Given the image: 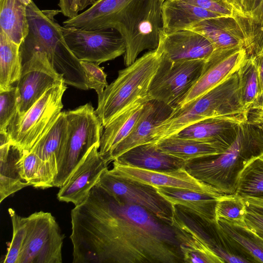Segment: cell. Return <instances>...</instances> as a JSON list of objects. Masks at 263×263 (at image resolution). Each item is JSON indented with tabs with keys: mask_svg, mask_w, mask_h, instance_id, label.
<instances>
[{
	"mask_svg": "<svg viewBox=\"0 0 263 263\" xmlns=\"http://www.w3.org/2000/svg\"><path fill=\"white\" fill-rule=\"evenodd\" d=\"M22 64L16 86L18 98L16 115L19 116L28 110L50 88L64 81L44 52H32Z\"/></svg>",
	"mask_w": 263,
	"mask_h": 263,
	"instance_id": "cell-14",
	"label": "cell"
},
{
	"mask_svg": "<svg viewBox=\"0 0 263 263\" xmlns=\"http://www.w3.org/2000/svg\"><path fill=\"white\" fill-rule=\"evenodd\" d=\"M247 122L253 124H263V109L251 110Z\"/></svg>",
	"mask_w": 263,
	"mask_h": 263,
	"instance_id": "cell-44",
	"label": "cell"
},
{
	"mask_svg": "<svg viewBox=\"0 0 263 263\" xmlns=\"http://www.w3.org/2000/svg\"><path fill=\"white\" fill-rule=\"evenodd\" d=\"M25 151L10 143L0 146V202L22 189L30 186L25 179L22 159Z\"/></svg>",
	"mask_w": 263,
	"mask_h": 263,
	"instance_id": "cell-25",
	"label": "cell"
},
{
	"mask_svg": "<svg viewBox=\"0 0 263 263\" xmlns=\"http://www.w3.org/2000/svg\"><path fill=\"white\" fill-rule=\"evenodd\" d=\"M199 8L206 9L221 15H238L233 6L226 0H181Z\"/></svg>",
	"mask_w": 263,
	"mask_h": 263,
	"instance_id": "cell-39",
	"label": "cell"
},
{
	"mask_svg": "<svg viewBox=\"0 0 263 263\" xmlns=\"http://www.w3.org/2000/svg\"><path fill=\"white\" fill-rule=\"evenodd\" d=\"M94 146L77 167L67 181L60 187L57 198L60 201L71 202L75 206L83 203L91 189L98 182L108 163Z\"/></svg>",
	"mask_w": 263,
	"mask_h": 263,
	"instance_id": "cell-17",
	"label": "cell"
},
{
	"mask_svg": "<svg viewBox=\"0 0 263 263\" xmlns=\"http://www.w3.org/2000/svg\"><path fill=\"white\" fill-rule=\"evenodd\" d=\"M253 56L254 57L256 63L258 74V99L263 96V44L260 49Z\"/></svg>",
	"mask_w": 263,
	"mask_h": 263,
	"instance_id": "cell-42",
	"label": "cell"
},
{
	"mask_svg": "<svg viewBox=\"0 0 263 263\" xmlns=\"http://www.w3.org/2000/svg\"><path fill=\"white\" fill-rule=\"evenodd\" d=\"M60 10H40L32 1L27 6L28 31L20 46L23 61L36 51L45 52L53 69L66 85L88 89L81 62L72 53L54 16Z\"/></svg>",
	"mask_w": 263,
	"mask_h": 263,
	"instance_id": "cell-3",
	"label": "cell"
},
{
	"mask_svg": "<svg viewBox=\"0 0 263 263\" xmlns=\"http://www.w3.org/2000/svg\"><path fill=\"white\" fill-rule=\"evenodd\" d=\"M248 227L263 238V215L247 209L245 217Z\"/></svg>",
	"mask_w": 263,
	"mask_h": 263,
	"instance_id": "cell-41",
	"label": "cell"
},
{
	"mask_svg": "<svg viewBox=\"0 0 263 263\" xmlns=\"http://www.w3.org/2000/svg\"><path fill=\"white\" fill-rule=\"evenodd\" d=\"M95 0H59L58 6L60 12L68 18L76 17Z\"/></svg>",
	"mask_w": 263,
	"mask_h": 263,
	"instance_id": "cell-40",
	"label": "cell"
},
{
	"mask_svg": "<svg viewBox=\"0 0 263 263\" xmlns=\"http://www.w3.org/2000/svg\"><path fill=\"white\" fill-rule=\"evenodd\" d=\"M247 57V51L243 47L228 50H214L205 61L198 81L176 108L186 105L219 84L237 71Z\"/></svg>",
	"mask_w": 263,
	"mask_h": 263,
	"instance_id": "cell-16",
	"label": "cell"
},
{
	"mask_svg": "<svg viewBox=\"0 0 263 263\" xmlns=\"http://www.w3.org/2000/svg\"><path fill=\"white\" fill-rule=\"evenodd\" d=\"M263 154V132L246 121L239 125L233 142L222 153L186 161L192 176L224 194L235 193L238 176L251 159Z\"/></svg>",
	"mask_w": 263,
	"mask_h": 263,
	"instance_id": "cell-4",
	"label": "cell"
},
{
	"mask_svg": "<svg viewBox=\"0 0 263 263\" xmlns=\"http://www.w3.org/2000/svg\"><path fill=\"white\" fill-rule=\"evenodd\" d=\"M205 61L174 62L162 51L159 67L149 88L151 99L162 102L173 109L176 108L198 81Z\"/></svg>",
	"mask_w": 263,
	"mask_h": 263,
	"instance_id": "cell-9",
	"label": "cell"
},
{
	"mask_svg": "<svg viewBox=\"0 0 263 263\" xmlns=\"http://www.w3.org/2000/svg\"><path fill=\"white\" fill-rule=\"evenodd\" d=\"M158 193L174 206H179L209 223L215 222V207L222 195L183 189L155 187Z\"/></svg>",
	"mask_w": 263,
	"mask_h": 263,
	"instance_id": "cell-22",
	"label": "cell"
},
{
	"mask_svg": "<svg viewBox=\"0 0 263 263\" xmlns=\"http://www.w3.org/2000/svg\"><path fill=\"white\" fill-rule=\"evenodd\" d=\"M241 16L263 25V0H226Z\"/></svg>",
	"mask_w": 263,
	"mask_h": 263,
	"instance_id": "cell-37",
	"label": "cell"
},
{
	"mask_svg": "<svg viewBox=\"0 0 263 263\" xmlns=\"http://www.w3.org/2000/svg\"><path fill=\"white\" fill-rule=\"evenodd\" d=\"M161 55L158 47L147 52L119 70L117 78L98 96L95 112L104 127L127 110L151 100L149 88Z\"/></svg>",
	"mask_w": 263,
	"mask_h": 263,
	"instance_id": "cell-5",
	"label": "cell"
},
{
	"mask_svg": "<svg viewBox=\"0 0 263 263\" xmlns=\"http://www.w3.org/2000/svg\"><path fill=\"white\" fill-rule=\"evenodd\" d=\"M248 119V117L244 115L207 118L172 136L219 144L228 148L235 139L240 124Z\"/></svg>",
	"mask_w": 263,
	"mask_h": 263,
	"instance_id": "cell-20",
	"label": "cell"
},
{
	"mask_svg": "<svg viewBox=\"0 0 263 263\" xmlns=\"http://www.w3.org/2000/svg\"><path fill=\"white\" fill-rule=\"evenodd\" d=\"M247 208L243 198L237 193L223 194L215 207V222L220 218L231 222L246 225Z\"/></svg>",
	"mask_w": 263,
	"mask_h": 263,
	"instance_id": "cell-34",
	"label": "cell"
},
{
	"mask_svg": "<svg viewBox=\"0 0 263 263\" xmlns=\"http://www.w3.org/2000/svg\"><path fill=\"white\" fill-rule=\"evenodd\" d=\"M61 31L68 48L80 61L100 64L126 51L123 38L113 29L88 30L63 26Z\"/></svg>",
	"mask_w": 263,
	"mask_h": 263,
	"instance_id": "cell-11",
	"label": "cell"
},
{
	"mask_svg": "<svg viewBox=\"0 0 263 263\" xmlns=\"http://www.w3.org/2000/svg\"><path fill=\"white\" fill-rule=\"evenodd\" d=\"M67 134L68 121L65 111H62L52 126L30 151L44 161L52 173L54 179L57 174L58 162L65 146Z\"/></svg>",
	"mask_w": 263,
	"mask_h": 263,
	"instance_id": "cell-26",
	"label": "cell"
},
{
	"mask_svg": "<svg viewBox=\"0 0 263 263\" xmlns=\"http://www.w3.org/2000/svg\"><path fill=\"white\" fill-rule=\"evenodd\" d=\"M8 213L12 225V238L3 262L18 263L27 234L26 218L20 216L12 208L8 209Z\"/></svg>",
	"mask_w": 263,
	"mask_h": 263,
	"instance_id": "cell-35",
	"label": "cell"
},
{
	"mask_svg": "<svg viewBox=\"0 0 263 263\" xmlns=\"http://www.w3.org/2000/svg\"><path fill=\"white\" fill-rule=\"evenodd\" d=\"M248 115L241 102L237 71L204 95L174 109L171 115L155 128L151 136L152 143L174 136L207 118Z\"/></svg>",
	"mask_w": 263,
	"mask_h": 263,
	"instance_id": "cell-6",
	"label": "cell"
},
{
	"mask_svg": "<svg viewBox=\"0 0 263 263\" xmlns=\"http://www.w3.org/2000/svg\"><path fill=\"white\" fill-rule=\"evenodd\" d=\"M66 88L64 81H61L47 90L23 115L16 114L7 129L12 143L25 151L32 148L62 112Z\"/></svg>",
	"mask_w": 263,
	"mask_h": 263,
	"instance_id": "cell-8",
	"label": "cell"
},
{
	"mask_svg": "<svg viewBox=\"0 0 263 263\" xmlns=\"http://www.w3.org/2000/svg\"><path fill=\"white\" fill-rule=\"evenodd\" d=\"M22 65L20 46L0 29V91L9 89L17 82Z\"/></svg>",
	"mask_w": 263,
	"mask_h": 263,
	"instance_id": "cell-30",
	"label": "cell"
},
{
	"mask_svg": "<svg viewBox=\"0 0 263 263\" xmlns=\"http://www.w3.org/2000/svg\"><path fill=\"white\" fill-rule=\"evenodd\" d=\"M160 0H96L63 26L83 30L113 29L126 45L124 62L132 64L145 50L157 48L162 29Z\"/></svg>",
	"mask_w": 263,
	"mask_h": 263,
	"instance_id": "cell-2",
	"label": "cell"
},
{
	"mask_svg": "<svg viewBox=\"0 0 263 263\" xmlns=\"http://www.w3.org/2000/svg\"><path fill=\"white\" fill-rule=\"evenodd\" d=\"M21 1L27 6L28 5H29L31 3V2L32 1V0H21Z\"/></svg>",
	"mask_w": 263,
	"mask_h": 263,
	"instance_id": "cell-46",
	"label": "cell"
},
{
	"mask_svg": "<svg viewBox=\"0 0 263 263\" xmlns=\"http://www.w3.org/2000/svg\"><path fill=\"white\" fill-rule=\"evenodd\" d=\"M80 62L85 75L88 89H94L98 96L100 95L108 86L107 75L103 68L100 67L99 64L93 62L85 61Z\"/></svg>",
	"mask_w": 263,
	"mask_h": 263,
	"instance_id": "cell-38",
	"label": "cell"
},
{
	"mask_svg": "<svg viewBox=\"0 0 263 263\" xmlns=\"http://www.w3.org/2000/svg\"><path fill=\"white\" fill-rule=\"evenodd\" d=\"M257 109H263V96L258 98L254 102L251 107L250 110Z\"/></svg>",
	"mask_w": 263,
	"mask_h": 263,
	"instance_id": "cell-45",
	"label": "cell"
},
{
	"mask_svg": "<svg viewBox=\"0 0 263 263\" xmlns=\"http://www.w3.org/2000/svg\"><path fill=\"white\" fill-rule=\"evenodd\" d=\"M68 134L57 164L53 187H62L95 145L100 146L103 125L90 103L65 111Z\"/></svg>",
	"mask_w": 263,
	"mask_h": 263,
	"instance_id": "cell-7",
	"label": "cell"
},
{
	"mask_svg": "<svg viewBox=\"0 0 263 263\" xmlns=\"http://www.w3.org/2000/svg\"><path fill=\"white\" fill-rule=\"evenodd\" d=\"M171 226L184 262L223 263L212 250L216 239L204 231L200 218L179 206H174Z\"/></svg>",
	"mask_w": 263,
	"mask_h": 263,
	"instance_id": "cell-12",
	"label": "cell"
},
{
	"mask_svg": "<svg viewBox=\"0 0 263 263\" xmlns=\"http://www.w3.org/2000/svg\"><path fill=\"white\" fill-rule=\"evenodd\" d=\"M22 168L23 176L30 185L42 189L53 187L52 173L34 152L25 151Z\"/></svg>",
	"mask_w": 263,
	"mask_h": 263,
	"instance_id": "cell-32",
	"label": "cell"
},
{
	"mask_svg": "<svg viewBox=\"0 0 263 263\" xmlns=\"http://www.w3.org/2000/svg\"><path fill=\"white\" fill-rule=\"evenodd\" d=\"M235 193L243 198H263V154L244 166L238 176Z\"/></svg>",
	"mask_w": 263,
	"mask_h": 263,
	"instance_id": "cell-31",
	"label": "cell"
},
{
	"mask_svg": "<svg viewBox=\"0 0 263 263\" xmlns=\"http://www.w3.org/2000/svg\"><path fill=\"white\" fill-rule=\"evenodd\" d=\"M163 153L185 162L217 156L228 148L219 144L171 136L155 143Z\"/></svg>",
	"mask_w": 263,
	"mask_h": 263,
	"instance_id": "cell-27",
	"label": "cell"
},
{
	"mask_svg": "<svg viewBox=\"0 0 263 263\" xmlns=\"http://www.w3.org/2000/svg\"><path fill=\"white\" fill-rule=\"evenodd\" d=\"M71 223L73 263L183 262L171 226L98 183L71 210Z\"/></svg>",
	"mask_w": 263,
	"mask_h": 263,
	"instance_id": "cell-1",
	"label": "cell"
},
{
	"mask_svg": "<svg viewBox=\"0 0 263 263\" xmlns=\"http://www.w3.org/2000/svg\"><path fill=\"white\" fill-rule=\"evenodd\" d=\"M160 1L161 3V4H162V3H163L165 0H160Z\"/></svg>",
	"mask_w": 263,
	"mask_h": 263,
	"instance_id": "cell-48",
	"label": "cell"
},
{
	"mask_svg": "<svg viewBox=\"0 0 263 263\" xmlns=\"http://www.w3.org/2000/svg\"><path fill=\"white\" fill-rule=\"evenodd\" d=\"M158 47L174 62L206 60L215 50L206 37L190 29L171 33H165L162 29Z\"/></svg>",
	"mask_w": 263,
	"mask_h": 263,
	"instance_id": "cell-19",
	"label": "cell"
},
{
	"mask_svg": "<svg viewBox=\"0 0 263 263\" xmlns=\"http://www.w3.org/2000/svg\"><path fill=\"white\" fill-rule=\"evenodd\" d=\"M144 104L127 110L104 127L99 148V152L104 159L128 136L140 117Z\"/></svg>",
	"mask_w": 263,
	"mask_h": 263,
	"instance_id": "cell-28",
	"label": "cell"
},
{
	"mask_svg": "<svg viewBox=\"0 0 263 263\" xmlns=\"http://www.w3.org/2000/svg\"><path fill=\"white\" fill-rule=\"evenodd\" d=\"M97 183L112 194L144 207L171 226L174 205L161 196L155 186L114 175L108 168L102 172Z\"/></svg>",
	"mask_w": 263,
	"mask_h": 263,
	"instance_id": "cell-13",
	"label": "cell"
},
{
	"mask_svg": "<svg viewBox=\"0 0 263 263\" xmlns=\"http://www.w3.org/2000/svg\"><path fill=\"white\" fill-rule=\"evenodd\" d=\"M263 132V124L257 125Z\"/></svg>",
	"mask_w": 263,
	"mask_h": 263,
	"instance_id": "cell-47",
	"label": "cell"
},
{
	"mask_svg": "<svg viewBox=\"0 0 263 263\" xmlns=\"http://www.w3.org/2000/svg\"><path fill=\"white\" fill-rule=\"evenodd\" d=\"M0 27L20 46L28 31L27 6L21 0H0Z\"/></svg>",
	"mask_w": 263,
	"mask_h": 263,
	"instance_id": "cell-29",
	"label": "cell"
},
{
	"mask_svg": "<svg viewBox=\"0 0 263 263\" xmlns=\"http://www.w3.org/2000/svg\"><path fill=\"white\" fill-rule=\"evenodd\" d=\"M248 209L256 212L263 215V198H243Z\"/></svg>",
	"mask_w": 263,
	"mask_h": 263,
	"instance_id": "cell-43",
	"label": "cell"
},
{
	"mask_svg": "<svg viewBox=\"0 0 263 263\" xmlns=\"http://www.w3.org/2000/svg\"><path fill=\"white\" fill-rule=\"evenodd\" d=\"M16 87L0 91V131H7L9 125L18 111Z\"/></svg>",
	"mask_w": 263,
	"mask_h": 263,
	"instance_id": "cell-36",
	"label": "cell"
},
{
	"mask_svg": "<svg viewBox=\"0 0 263 263\" xmlns=\"http://www.w3.org/2000/svg\"><path fill=\"white\" fill-rule=\"evenodd\" d=\"M214 226L219 241L251 262H263V238L247 225L236 224L226 219H217Z\"/></svg>",
	"mask_w": 263,
	"mask_h": 263,
	"instance_id": "cell-21",
	"label": "cell"
},
{
	"mask_svg": "<svg viewBox=\"0 0 263 263\" xmlns=\"http://www.w3.org/2000/svg\"><path fill=\"white\" fill-rule=\"evenodd\" d=\"M114 161L123 164L155 171H170L183 167L185 161L161 151L155 143L135 147Z\"/></svg>",
	"mask_w": 263,
	"mask_h": 263,
	"instance_id": "cell-24",
	"label": "cell"
},
{
	"mask_svg": "<svg viewBox=\"0 0 263 263\" xmlns=\"http://www.w3.org/2000/svg\"><path fill=\"white\" fill-rule=\"evenodd\" d=\"M161 11L162 30L165 33L187 29L203 20L222 16L181 0H165Z\"/></svg>",
	"mask_w": 263,
	"mask_h": 263,
	"instance_id": "cell-23",
	"label": "cell"
},
{
	"mask_svg": "<svg viewBox=\"0 0 263 263\" xmlns=\"http://www.w3.org/2000/svg\"><path fill=\"white\" fill-rule=\"evenodd\" d=\"M27 234L18 263H61L64 235L49 212L26 217Z\"/></svg>",
	"mask_w": 263,
	"mask_h": 263,
	"instance_id": "cell-10",
	"label": "cell"
},
{
	"mask_svg": "<svg viewBox=\"0 0 263 263\" xmlns=\"http://www.w3.org/2000/svg\"><path fill=\"white\" fill-rule=\"evenodd\" d=\"M237 72L241 102L245 109L249 112L258 95V74L254 57L248 55Z\"/></svg>",
	"mask_w": 263,
	"mask_h": 263,
	"instance_id": "cell-33",
	"label": "cell"
},
{
	"mask_svg": "<svg viewBox=\"0 0 263 263\" xmlns=\"http://www.w3.org/2000/svg\"><path fill=\"white\" fill-rule=\"evenodd\" d=\"M112 174L156 186L183 189L216 195H222L215 187L195 178L184 167L170 171H155L123 165L113 161Z\"/></svg>",
	"mask_w": 263,
	"mask_h": 263,
	"instance_id": "cell-15",
	"label": "cell"
},
{
	"mask_svg": "<svg viewBox=\"0 0 263 263\" xmlns=\"http://www.w3.org/2000/svg\"><path fill=\"white\" fill-rule=\"evenodd\" d=\"M174 109L157 100H150L143 105L140 117L128 136L105 159L108 164L137 146L152 143L155 128L166 120Z\"/></svg>",
	"mask_w": 263,
	"mask_h": 263,
	"instance_id": "cell-18",
	"label": "cell"
}]
</instances>
